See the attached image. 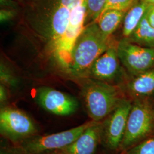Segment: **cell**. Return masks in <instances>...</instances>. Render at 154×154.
I'll return each instance as SVG.
<instances>
[{"label": "cell", "instance_id": "1", "mask_svg": "<svg viewBox=\"0 0 154 154\" xmlns=\"http://www.w3.org/2000/svg\"><path fill=\"white\" fill-rule=\"evenodd\" d=\"M84 1L59 0L48 25L46 37L49 53L57 65L69 74L74 45L85 28V20L72 16V9Z\"/></svg>", "mask_w": 154, "mask_h": 154}, {"label": "cell", "instance_id": "2", "mask_svg": "<svg viewBox=\"0 0 154 154\" xmlns=\"http://www.w3.org/2000/svg\"><path fill=\"white\" fill-rule=\"evenodd\" d=\"M111 36L106 35L97 22L84 28L74 45L70 74L75 77H85L94 62L112 44Z\"/></svg>", "mask_w": 154, "mask_h": 154}, {"label": "cell", "instance_id": "3", "mask_svg": "<svg viewBox=\"0 0 154 154\" xmlns=\"http://www.w3.org/2000/svg\"><path fill=\"white\" fill-rule=\"evenodd\" d=\"M86 109L92 121L102 122L124 98L121 89L99 80H89L82 88Z\"/></svg>", "mask_w": 154, "mask_h": 154}, {"label": "cell", "instance_id": "4", "mask_svg": "<svg viewBox=\"0 0 154 154\" xmlns=\"http://www.w3.org/2000/svg\"><path fill=\"white\" fill-rule=\"evenodd\" d=\"M154 135V106L146 99H136L128 116L119 149L126 151Z\"/></svg>", "mask_w": 154, "mask_h": 154}, {"label": "cell", "instance_id": "5", "mask_svg": "<svg viewBox=\"0 0 154 154\" xmlns=\"http://www.w3.org/2000/svg\"><path fill=\"white\" fill-rule=\"evenodd\" d=\"M94 121L66 131L30 138L21 143L19 152L23 154H41L66 147L78 138Z\"/></svg>", "mask_w": 154, "mask_h": 154}, {"label": "cell", "instance_id": "6", "mask_svg": "<svg viewBox=\"0 0 154 154\" xmlns=\"http://www.w3.org/2000/svg\"><path fill=\"white\" fill-rule=\"evenodd\" d=\"M38 128L32 119L21 110L2 107L0 111V132L14 142H24L34 137Z\"/></svg>", "mask_w": 154, "mask_h": 154}, {"label": "cell", "instance_id": "7", "mask_svg": "<svg viewBox=\"0 0 154 154\" xmlns=\"http://www.w3.org/2000/svg\"><path fill=\"white\" fill-rule=\"evenodd\" d=\"M132 104L130 100L123 99L116 109L102 121L101 142L111 150L120 149Z\"/></svg>", "mask_w": 154, "mask_h": 154}, {"label": "cell", "instance_id": "8", "mask_svg": "<svg viewBox=\"0 0 154 154\" xmlns=\"http://www.w3.org/2000/svg\"><path fill=\"white\" fill-rule=\"evenodd\" d=\"M119 60L134 75L154 69V48L142 46L122 39L117 45Z\"/></svg>", "mask_w": 154, "mask_h": 154}, {"label": "cell", "instance_id": "9", "mask_svg": "<svg viewBox=\"0 0 154 154\" xmlns=\"http://www.w3.org/2000/svg\"><path fill=\"white\" fill-rule=\"evenodd\" d=\"M36 99L45 110L57 116H70L74 114L78 107V101L75 98L48 87L39 89Z\"/></svg>", "mask_w": 154, "mask_h": 154}, {"label": "cell", "instance_id": "10", "mask_svg": "<svg viewBox=\"0 0 154 154\" xmlns=\"http://www.w3.org/2000/svg\"><path fill=\"white\" fill-rule=\"evenodd\" d=\"M101 136L102 122L94 121L75 140L53 154H94Z\"/></svg>", "mask_w": 154, "mask_h": 154}, {"label": "cell", "instance_id": "11", "mask_svg": "<svg viewBox=\"0 0 154 154\" xmlns=\"http://www.w3.org/2000/svg\"><path fill=\"white\" fill-rule=\"evenodd\" d=\"M117 45L112 44L94 62L88 75L99 81L113 79L117 74L119 66Z\"/></svg>", "mask_w": 154, "mask_h": 154}, {"label": "cell", "instance_id": "12", "mask_svg": "<svg viewBox=\"0 0 154 154\" xmlns=\"http://www.w3.org/2000/svg\"><path fill=\"white\" fill-rule=\"evenodd\" d=\"M130 93L137 99L154 95V69L136 75L127 85Z\"/></svg>", "mask_w": 154, "mask_h": 154}, {"label": "cell", "instance_id": "13", "mask_svg": "<svg viewBox=\"0 0 154 154\" xmlns=\"http://www.w3.org/2000/svg\"><path fill=\"white\" fill-rule=\"evenodd\" d=\"M151 5L144 0L134 4L127 11L123 19L122 34L125 38L130 37L146 14Z\"/></svg>", "mask_w": 154, "mask_h": 154}, {"label": "cell", "instance_id": "14", "mask_svg": "<svg viewBox=\"0 0 154 154\" xmlns=\"http://www.w3.org/2000/svg\"><path fill=\"white\" fill-rule=\"evenodd\" d=\"M127 39L142 46L154 48V28L149 23L146 13L130 37Z\"/></svg>", "mask_w": 154, "mask_h": 154}, {"label": "cell", "instance_id": "15", "mask_svg": "<svg viewBox=\"0 0 154 154\" xmlns=\"http://www.w3.org/2000/svg\"><path fill=\"white\" fill-rule=\"evenodd\" d=\"M126 12L118 10H107L99 16L95 22L102 33L110 37L123 20Z\"/></svg>", "mask_w": 154, "mask_h": 154}, {"label": "cell", "instance_id": "16", "mask_svg": "<svg viewBox=\"0 0 154 154\" xmlns=\"http://www.w3.org/2000/svg\"><path fill=\"white\" fill-rule=\"evenodd\" d=\"M125 154H154V135L127 149Z\"/></svg>", "mask_w": 154, "mask_h": 154}, {"label": "cell", "instance_id": "17", "mask_svg": "<svg viewBox=\"0 0 154 154\" xmlns=\"http://www.w3.org/2000/svg\"><path fill=\"white\" fill-rule=\"evenodd\" d=\"M107 0H86L87 17L96 22L105 8Z\"/></svg>", "mask_w": 154, "mask_h": 154}, {"label": "cell", "instance_id": "18", "mask_svg": "<svg viewBox=\"0 0 154 154\" xmlns=\"http://www.w3.org/2000/svg\"><path fill=\"white\" fill-rule=\"evenodd\" d=\"M136 1L137 0H107L102 13L107 10L127 11L135 4Z\"/></svg>", "mask_w": 154, "mask_h": 154}, {"label": "cell", "instance_id": "19", "mask_svg": "<svg viewBox=\"0 0 154 154\" xmlns=\"http://www.w3.org/2000/svg\"><path fill=\"white\" fill-rule=\"evenodd\" d=\"M4 66L1 67V81L2 85L8 86H14L16 85V81Z\"/></svg>", "mask_w": 154, "mask_h": 154}, {"label": "cell", "instance_id": "20", "mask_svg": "<svg viewBox=\"0 0 154 154\" xmlns=\"http://www.w3.org/2000/svg\"><path fill=\"white\" fill-rule=\"evenodd\" d=\"M14 16V12L9 10H1L0 12L1 22H5L10 20Z\"/></svg>", "mask_w": 154, "mask_h": 154}, {"label": "cell", "instance_id": "21", "mask_svg": "<svg viewBox=\"0 0 154 154\" xmlns=\"http://www.w3.org/2000/svg\"><path fill=\"white\" fill-rule=\"evenodd\" d=\"M8 99V94L5 86L1 84L0 86V103L1 105H5Z\"/></svg>", "mask_w": 154, "mask_h": 154}, {"label": "cell", "instance_id": "22", "mask_svg": "<svg viewBox=\"0 0 154 154\" xmlns=\"http://www.w3.org/2000/svg\"><path fill=\"white\" fill-rule=\"evenodd\" d=\"M146 16L149 23L154 28V5H151L146 13Z\"/></svg>", "mask_w": 154, "mask_h": 154}, {"label": "cell", "instance_id": "23", "mask_svg": "<svg viewBox=\"0 0 154 154\" xmlns=\"http://www.w3.org/2000/svg\"><path fill=\"white\" fill-rule=\"evenodd\" d=\"M149 5H154V0H144Z\"/></svg>", "mask_w": 154, "mask_h": 154}, {"label": "cell", "instance_id": "24", "mask_svg": "<svg viewBox=\"0 0 154 154\" xmlns=\"http://www.w3.org/2000/svg\"><path fill=\"white\" fill-rule=\"evenodd\" d=\"M1 154H5V152L4 151H2V150H1Z\"/></svg>", "mask_w": 154, "mask_h": 154}, {"label": "cell", "instance_id": "25", "mask_svg": "<svg viewBox=\"0 0 154 154\" xmlns=\"http://www.w3.org/2000/svg\"><path fill=\"white\" fill-rule=\"evenodd\" d=\"M21 154H22V153H21Z\"/></svg>", "mask_w": 154, "mask_h": 154}]
</instances>
